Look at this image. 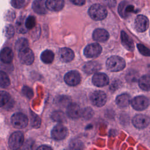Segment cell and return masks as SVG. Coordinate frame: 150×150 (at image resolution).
<instances>
[{"label":"cell","instance_id":"20","mask_svg":"<svg viewBox=\"0 0 150 150\" xmlns=\"http://www.w3.org/2000/svg\"><path fill=\"white\" fill-rule=\"evenodd\" d=\"M13 57V53L12 49L8 47L2 49L0 52V60L4 63H10Z\"/></svg>","mask_w":150,"mask_h":150},{"label":"cell","instance_id":"23","mask_svg":"<svg viewBox=\"0 0 150 150\" xmlns=\"http://www.w3.org/2000/svg\"><path fill=\"white\" fill-rule=\"evenodd\" d=\"M32 9L33 11L40 15L46 13L47 9L44 0H35L32 4Z\"/></svg>","mask_w":150,"mask_h":150},{"label":"cell","instance_id":"31","mask_svg":"<svg viewBox=\"0 0 150 150\" xmlns=\"http://www.w3.org/2000/svg\"><path fill=\"white\" fill-rule=\"evenodd\" d=\"M30 124L33 127L38 128L41 124V120L39 117L33 112L30 113Z\"/></svg>","mask_w":150,"mask_h":150},{"label":"cell","instance_id":"27","mask_svg":"<svg viewBox=\"0 0 150 150\" xmlns=\"http://www.w3.org/2000/svg\"><path fill=\"white\" fill-rule=\"evenodd\" d=\"M52 119L58 122H63L66 121L65 114L61 111H53L51 114Z\"/></svg>","mask_w":150,"mask_h":150},{"label":"cell","instance_id":"24","mask_svg":"<svg viewBox=\"0 0 150 150\" xmlns=\"http://www.w3.org/2000/svg\"><path fill=\"white\" fill-rule=\"evenodd\" d=\"M139 87L145 91H149L150 88V77L149 75L142 76L138 81Z\"/></svg>","mask_w":150,"mask_h":150},{"label":"cell","instance_id":"4","mask_svg":"<svg viewBox=\"0 0 150 150\" xmlns=\"http://www.w3.org/2000/svg\"><path fill=\"white\" fill-rule=\"evenodd\" d=\"M24 136L22 132L16 131L11 134L9 139V146L12 149H18L23 145Z\"/></svg>","mask_w":150,"mask_h":150},{"label":"cell","instance_id":"7","mask_svg":"<svg viewBox=\"0 0 150 150\" xmlns=\"http://www.w3.org/2000/svg\"><path fill=\"white\" fill-rule=\"evenodd\" d=\"M102 52L101 46L97 43L88 45L84 49V54L88 58H94L98 56Z\"/></svg>","mask_w":150,"mask_h":150},{"label":"cell","instance_id":"14","mask_svg":"<svg viewBox=\"0 0 150 150\" xmlns=\"http://www.w3.org/2000/svg\"><path fill=\"white\" fill-rule=\"evenodd\" d=\"M92 82L96 86L102 87L108 84L109 79L105 73H97L93 76Z\"/></svg>","mask_w":150,"mask_h":150},{"label":"cell","instance_id":"17","mask_svg":"<svg viewBox=\"0 0 150 150\" xmlns=\"http://www.w3.org/2000/svg\"><path fill=\"white\" fill-rule=\"evenodd\" d=\"M101 68L100 63L96 61H89L83 66V70L87 74H93L100 70Z\"/></svg>","mask_w":150,"mask_h":150},{"label":"cell","instance_id":"2","mask_svg":"<svg viewBox=\"0 0 150 150\" xmlns=\"http://www.w3.org/2000/svg\"><path fill=\"white\" fill-rule=\"evenodd\" d=\"M88 14L91 19L95 21H101L105 19L107 15V11L103 5L95 4L88 9Z\"/></svg>","mask_w":150,"mask_h":150},{"label":"cell","instance_id":"3","mask_svg":"<svg viewBox=\"0 0 150 150\" xmlns=\"http://www.w3.org/2000/svg\"><path fill=\"white\" fill-rule=\"evenodd\" d=\"M11 121L12 125L18 129L24 128L28 124L27 116L21 112H16L13 114L11 117Z\"/></svg>","mask_w":150,"mask_h":150},{"label":"cell","instance_id":"42","mask_svg":"<svg viewBox=\"0 0 150 150\" xmlns=\"http://www.w3.org/2000/svg\"><path fill=\"white\" fill-rule=\"evenodd\" d=\"M52 148L47 145H42L38 148V149H51Z\"/></svg>","mask_w":150,"mask_h":150},{"label":"cell","instance_id":"13","mask_svg":"<svg viewBox=\"0 0 150 150\" xmlns=\"http://www.w3.org/2000/svg\"><path fill=\"white\" fill-rule=\"evenodd\" d=\"M118 11L120 15L124 18L128 17L129 13L132 12H136L134 6L129 4L127 1H122L119 4Z\"/></svg>","mask_w":150,"mask_h":150},{"label":"cell","instance_id":"5","mask_svg":"<svg viewBox=\"0 0 150 150\" xmlns=\"http://www.w3.org/2000/svg\"><path fill=\"white\" fill-rule=\"evenodd\" d=\"M90 100L93 105L100 107L105 104L107 101V95L103 91L97 90L91 94Z\"/></svg>","mask_w":150,"mask_h":150},{"label":"cell","instance_id":"15","mask_svg":"<svg viewBox=\"0 0 150 150\" xmlns=\"http://www.w3.org/2000/svg\"><path fill=\"white\" fill-rule=\"evenodd\" d=\"M67 114L72 119L79 118L81 115L80 107L76 103H70L67 108Z\"/></svg>","mask_w":150,"mask_h":150},{"label":"cell","instance_id":"40","mask_svg":"<svg viewBox=\"0 0 150 150\" xmlns=\"http://www.w3.org/2000/svg\"><path fill=\"white\" fill-rule=\"evenodd\" d=\"M104 2L109 7H114L116 5V0H103Z\"/></svg>","mask_w":150,"mask_h":150},{"label":"cell","instance_id":"34","mask_svg":"<svg viewBox=\"0 0 150 150\" xmlns=\"http://www.w3.org/2000/svg\"><path fill=\"white\" fill-rule=\"evenodd\" d=\"M137 48L139 52L144 56H150V51L149 49L142 44H137Z\"/></svg>","mask_w":150,"mask_h":150},{"label":"cell","instance_id":"38","mask_svg":"<svg viewBox=\"0 0 150 150\" xmlns=\"http://www.w3.org/2000/svg\"><path fill=\"white\" fill-rule=\"evenodd\" d=\"M25 0H11V5L15 8H21L23 6Z\"/></svg>","mask_w":150,"mask_h":150},{"label":"cell","instance_id":"41","mask_svg":"<svg viewBox=\"0 0 150 150\" xmlns=\"http://www.w3.org/2000/svg\"><path fill=\"white\" fill-rule=\"evenodd\" d=\"M69 1H70L73 4L78 6L83 5L85 3V0H69Z\"/></svg>","mask_w":150,"mask_h":150},{"label":"cell","instance_id":"9","mask_svg":"<svg viewBox=\"0 0 150 150\" xmlns=\"http://www.w3.org/2000/svg\"><path fill=\"white\" fill-rule=\"evenodd\" d=\"M68 134L67 128L61 124L56 125L52 129L51 132L52 137L56 140H62L64 139Z\"/></svg>","mask_w":150,"mask_h":150},{"label":"cell","instance_id":"28","mask_svg":"<svg viewBox=\"0 0 150 150\" xmlns=\"http://www.w3.org/2000/svg\"><path fill=\"white\" fill-rule=\"evenodd\" d=\"M11 81L8 76L3 71L0 70V87L5 88L10 85Z\"/></svg>","mask_w":150,"mask_h":150},{"label":"cell","instance_id":"33","mask_svg":"<svg viewBox=\"0 0 150 150\" xmlns=\"http://www.w3.org/2000/svg\"><path fill=\"white\" fill-rule=\"evenodd\" d=\"M25 26L27 29H31L33 28L36 25V19L33 16H28L25 22Z\"/></svg>","mask_w":150,"mask_h":150},{"label":"cell","instance_id":"18","mask_svg":"<svg viewBox=\"0 0 150 150\" xmlns=\"http://www.w3.org/2000/svg\"><path fill=\"white\" fill-rule=\"evenodd\" d=\"M108 38L109 33L104 29H96L93 33V39L97 42H105L108 39Z\"/></svg>","mask_w":150,"mask_h":150},{"label":"cell","instance_id":"30","mask_svg":"<svg viewBox=\"0 0 150 150\" xmlns=\"http://www.w3.org/2000/svg\"><path fill=\"white\" fill-rule=\"evenodd\" d=\"M11 100L10 94L5 91H0V107L6 105Z\"/></svg>","mask_w":150,"mask_h":150},{"label":"cell","instance_id":"26","mask_svg":"<svg viewBox=\"0 0 150 150\" xmlns=\"http://www.w3.org/2000/svg\"><path fill=\"white\" fill-rule=\"evenodd\" d=\"M25 17L23 16L19 17L17 20L16 22V28L17 31L19 33H25L27 32L28 29L25 26Z\"/></svg>","mask_w":150,"mask_h":150},{"label":"cell","instance_id":"35","mask_svg":"<svg viewBox=\"0 0 150 150\" xmlns=\"http://www.w3.org/2000/svg\"><path fill=\"white\" fill-rule=\"evenodd\" d=\"M5 36L8 38H11L13 36L14 34H15V29L13 27V26L9 25H8L5 27Z\"/></svg>","mask_w":150,"mask_h":150},{"label":"cell","instance_id":"12","mask_svg":"<svg viewBox=\"0 0 150 150\" xmlns=\"http://www.w3.org/2000/svg\"><path fill=\"white\" fill-rule=\"evenodd\" d=\"M149 123V118L144 114H137L132 119L133 125L137 128L142 129L146 127Z\"/></svg>","mask_w":150,"mask_h":150},{"label":"cell","instance_id":"21","mask_svg":"<svg viewBox=\"0 0 150 150\" xmlns=\"http://www.w3.org/2000/svg\"><path fill=\"white\" fill-rule=\"evenodd\" d=\"M121 39L122 45L128 50L133 51L134 49V43L132 39L124 32H121Z\"/></svg>","mask_w":150,"mask_h":150},{"label":"cell","instance_id":"1","mask_svg":"<svg viewBox=\"0 0 150 150\" xmlns=\"http://www.w3.org/2000/svg\"><path fill=\"white\" fill-rule=\"evenodd\" d=\"M106 67L110 71H120L125 68V62L120 56H112L107 60Z\"/></svg>","mask_w":150,"mask_h":150},{"label":"cell","instance_id":"22","mask_svg":"<svg viewBox=\"0 0 150 150\" xmlns=\"http://www.w3.org/2000/svg\"><path fill=\"white\" fill-rule=\"evenodd\" d=\"M117 105L121 107L124 108L129 105L131 103V97L128 94L124 93L118 95L115 99Z\"/></svg>","mask_w":150,"mask_h":150},{"label":"cell","instance_id":"10","mask_svg":"<svg viewBox=\"0 0 150 150\" xmlns=\"http://www.w3.org/2000/svg\"><path fill=\"white\" fill-rule=\"evenodd\" d=\"M64 81L67 84L70 86H75L79 84L81 81L80 73L76 70L67 72L64 76Z\"/></svg>","mask_w":150,"mask_h":150},{"label":"cell","instance_id":"11","mask_svg":"<svg viewBox=\"0 0 150 150\" xmlns=\"http://www.w3.org/2000/svg\"><path fill=\"white\" fill-rule=\"evenodd\" d=\"M149 26V20L144 15H138L135 20V27L139 32H144L147 30Z\"/></svg>","mask_w":150,"mask_h":150},{"label":"cell","instance_id":"37","mask_svg":"<svg viewBox=\"0 0 150 150\" xmlns=\"http://www.w3.org/2000/svg\"><path fill=\"white\" fill-rule=\"evenodd\" d=\"M138 74L135 71H131L126 76V79L129 82H135L137 80Z\"/></svg>","mask_w":150,"mask_h":150},{"label":"cell","instance_id":"16","mask_svg":"<svg viewBox=\"0 0 150 150\" xmlns=\"http://www.w3.org/2000/svg\"><path fill=\"white\" fill-rule=\"evenodd\" d=\"M59 55L60 59L63 62H70L74 57L73 51L68 47H62L59 49Z\"/></svg>","mask_w":150,"mask_h":150},{"label":"cell","instance_id":"39","mask_svg":"<svg viewBox=\"0 0 150 150\" xmlns=\"http://www.w3.org/2000/svg\"><path fill=\"white\" fill-rule=\"evenodd\" d=\"M82 145L80 144V142L77 140H74L70 144V147L72 149H80L81 148Z\"/></svg>","mask_w":150,"mask_h":150},{"label":"cell","instance_id":"25","mask_svg":"<svg viewBox=\"0 0 150 150\" xmlns=\"http://www.w3.org/2000/svg\"><path fill=\"white\" fill-rule=\"evenodd\" d=\"M54 57L53 52L50 50H44L40 55V59L45 63H50L53 62Z\"/></svg>","mask_w":150,"mask_h":150},{"label":"cell","instance_id":"6","mask_svg":"<svg viewBox=\"0 0 150 150\" xmlns=\"http://www.w3.org/2000/svg\"><path fill=\"white\" fill-rule=\"evenodd\" d=\"M132 107L137 111H142L149 105V100L144 96L135 97L130 103Z\"/></svg>","mask_w":150,"mask_h":150},{"label":"cell","instance_id":"29","mask_svg":"<svg viewBox=\"0 0 150 150\" xmlns=\"http://www.w3.org/2000/svg\"><path fill=\"white\" fill-rule=\"evenodd\" d=\"M29 43L26 39L21 38L17 40L15 43V49L17 51L19 52L25 48L28 47Z\"/></svg>","mask_w":150,"mask_h":150},{"label":"cell","instance_id":"36","mask_svg":"<svg viewBox=\"0 0 150 150\" xmlns=\"http://www.w3.org/2000/svg\"><path fill=\"white\" fill-rule=\"evenodd\" d=\"M22 94L28 98H32L33 96V90L28 86H23L22 89Z\"/></svg>","mask_w":150,"mask_h":150},{"label":"cell","instance_id":"8","mask_svg":"<svg viewBox=\"0 0 150 150\" xmlns=\"http://www.w3.org/2000/svg\"><path fill=\"white\" fill-rule=\"evenodd\" d=\"M18 57L21 62L26 65H30L32 64L35 59L33 52L28 47L19 51Z\"/></svg>","mask_w":150,"mask_h":150},{"label":"cell","instance_id":"32","mask_svg":"<svg viewBox=\"0 0 150 150\" xmlns=\"http://www.w3.org/2000/svg\"><path fill=\"white\" fill-rule=\"evenodd\" d=\"M94 115V111L90 107H86L83 111H81V116L86 120L91 119Z\"/></svg>","mask_w":150,"mask_h":150},{"label":"cell","instance_id":"19","mask_svg":"<svg viewBox=\"0 0 150 150\" xmlns=\"http://www.w3.org/2000/svg\"><path fill=\"white\" fill-rule=\"evenodd\" d=\"M46 8L52 11H59L64 5L63 0H47L45 2Z\"/></svg>","mask_w":150,"mask_h":150}]
</instances>
